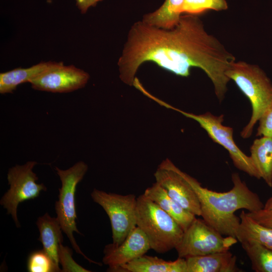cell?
<instances>
[{
	"label": "cell",
	"mask_w": 272,
	"mask_h": 272,
	"mask_svg": "<svg viewBox=\"0 0 272 272\" xmlns=\"http://www.w3.org/2000/svg\"><path fill=\"white\" fill-rule=\"evenodd\" d=\"M256 272H272V250L253 240L240 243Z\"/></svg>",
	"instance_id": "44dd1931"
},
{
	"label": "cell",
	"mask_w": 272,
	"mask_h": 272,
	"mask_svg": "<svg viewBox=\"0 0 272 272\" xmlns=\"http://www.w3.org/2000/svg\"><path fill=\"white\" fill-rule=\"evenodd\" d=\"M37 164L30 161L22 165H16L10 168L7 174L10 188L2 196L0 203L11 215L17 227L20 226L17 212L19 205L37 197L42 191L47 190L44 184L36 182L38 178L33 169Z\"/></svg>",
	"instance_id": "9c48e42d"
},
{
	"label": "cell",
	"mask_w": 272,
	"mask_h": 272,
	"mask_svg": "<svg viewBox=\"0 0 272 272\" xmlns=\"http://www.w3.org/2000/svg\"><path fill=\"white\" fill-rule=\"evenodd\" d=\"M263 209L272 212V196L267 200L265 205H264Z\"/></svg>",
	"instance_id": "83f0119b"
},
{
	"label": "cell",
	"mask_w": 272,
	"mask_h": 272,
	"mask_svg": "<svg viewBox=\"0 0 272 272\" xmlns=\"http://www.w3.org/2000/svg\"><path fill=\"white\" fill-rule=\"evenodd\" d=\"M154 100L160 105L179 112L185 117L197 121L214 142L222 146L228 152L234 165L238 169L251 177L258 179L261 178L250 156L245 154L235 143L233 128L223 124V115L216 116L210 112L195 114L174 107L156 97Z\"/></svg>",
	"instance_id": "8992f818"
},
{
	"label": "cell",
	"mask_w": 272,
	"mask_h": 272,
	"mask_svg": "<svg viewBox=\"0 0 272 272\" xmlns=\"http://www.w3.org/2000/svg\"><path fill=\"white\" fill-rule=\"evenodd\" d=\"M256 136L272 137V104L259 119Z\"/></svg>",
	"instance_id": "d4e9b609"
},
{
	"label": "cell",
	"mask_w": 272,
	"mask_h": 272,
	"mask_svg": "<svg viewBox=\"0 0 272 272\" xmlns=\"http://www.w3.org/2000/svg\"><path fill=\"white\" fill-rule=\"evenodd\" d=\"M150 249L148 238L137 226L120 245L112 243L105 246L102 261L108 266V271L115 272L120 266L145 254Z\"/></svg>",
	"instance_id": "7c38bea8"
},
{
	"label": "cell",
	"mask_w": 272,
	"mask_h": 272,
	"mask_svg": "<svg viewBox=\"0 0 272 272\" xmlns=\"http://www.w3.org/2000/svg\"><path fill=\"white\" fill-rule=\"evenodd\" d=\"M184 0H165L155 12L144 16L142 21L157 28L170 29L179 23Z\"/></svg>",
	"instance_id": "d6986e66"
},
{
	"label": "cell",
	"mask_w": 272,
	"mask_h": 272,
	"mask_svg": "<svg viewBox=\"0 0 272 272\" xmlns=\"http://www.w3.org/2000/svg\"><path fill=\"white\" fill-rule=\"evenodd\" d=\"M76 5L82 14H85L91 7H95L98 2L102 0H75Z\"/></svg>",
	"instance_id": "4316f807"
},
{
	"label": "cell",
	"mask_w": 272,
	"mask_h": 272,
	"mask_svg": "<svg viewBox=\"0 0 272 272\" xmlns=\"http://www.w3.org/2000/svg\"><path fill=\"white\" fill-rule=\"evenodd\" d=\"M227 8L226 0H184L182 13L197 16L209 10L219 11Z\"/></svg>",
	"instance_id": "603a6c76"
},
{
	"label": "cell",
	"mask_w": 272,
	"mask_h": 272,
	"mask_svg": "<svg viewBox=\"0 0 272 272\" xmlns=\"http://www.w3.org/2000/svg\"><path fill=\"white\" fill-rule=\"evenodd\" d=\"M239 217L240 223L236 236L238 241L253 240L272 250V228L258 223L243 210Z\"/></svg>",
	"instance_id": "ffe728a7"
},
{
	"label": "cell",
	"mask_w": 272,
	"mask_h": 272,
	"mask_svg": "<svg viewBox=\"0 0 272 272\" xmlns=\"http://www.w3.org/2000/svg\"><path fill=\"white\" fill-rule=\"evenodd\" d=\"M187 272H238L237 257L229 250L185 258Z\"/></svg>",
	"instance_id": "4fadbf2b"
},
{
	"label": "cell",
	"mask_w": 272,
	"mask_h": 272,
	"mask_svg": "<svg viewBox=\"0 0 272 272\" xmlns=\"http://www.w3.org/2000/svg\"><path fill=\"white\" fill-rule=\"evenodd\" d=\"M185 176L198 197L200 216L222 235L236 238L240 223V217L235 215L236 211L244 209L252 212L264 207L258 194L248 188L237 173L232 174V188L224 192L203 187L186 173Z\"/></svg>",
	"instance_id": "7a4b0ae2"
},
{
	"label": "cell",
	"mask_w": 272,
	"mask_h": 272,
	"mask_svg": "<svg viewBox=\"0 0 272 272\" xmlns=\"http://www.w3.org/2000/svg\"><path fill=\"white\" fill-rule=\"evenodd\" d=\"M88 169V165L83 161L78 162L66 170L55 168L60 179L61 186L59 188L58 198L55 203V209L56 218L62 231L67 235L76 252L83 256L90 262L101 265V263L90 259L84 254L73 235L74 232L81 234L77 228L76 222L77 218L75 204L76 187L83 179Z\"/></svg>",
	"instance_id": "5b68a950"
},
{
	"label": "cell",
	"mask_w": 272,
	"mask_h": 272,
	"mask_svg": "<svg viewBox=\"0 0 272 272\" xmlns=\"http://www.w3.org/2000/svg\"><path fill=\"white\" fill-rule=\"evenodd\" d=\"M90 76L84 70L62 62L56 64L30 83L33 89L53 93H67L82 88Z\"/></svg>",
	"instance_id": "8fae6325"
},
{
	"label": "cell",
	"mask_w": 272,
	"mask_h": 272,
	"mask_svg": "<svg viewBox=\"0 0 272 272\" xmlns=\"http://www.w3.org/2000/svg\"><path fill=\"white\" fill-rule=\"evenodd\" d=\"M156 203L161 209L171 216L185 231L196 218V216L184 209L173 200L166 190L156 182L148 187L143 193Z\"/></svg>",
	"instance_id": "5bb4252c"
},
{
	"label": "cell",
	"mask_w": 272,
	"mask_h": 272,
	"mask_svg": "<svg viewBox=\"0 0 272 272\" xmlns=\"http://www.w3.org/2000/svg\"><path fill=\"white\" fill-rule=\"evenodd\" d=\"M156 182L184 209L196 216H201L199 201L193 188L187 179L185 172L169 159L163 161L154 173Z\"/></svg>",
	"instance_id": "30bf717a"
},
{
	"label": "cell",
	"mask_w": 272,
	"mask_h": 272,
	"mask_svg": "<svg viewBox=\"0 0 272 272\" xmlns=\"http://www.w3.org/2000/svg\"><path fill=\"white\" fill-rule=\"evenodd\" d=\"M56 62H42L28 68L18 67L0 74V93H12L18 85L30 83L56 64Z\"/></svg>",
	"instance_id": "e0dca14e"
},
{
	"label": "cell",
	"mask_w": 272,
	"mask_h": 272,
	"mask_svg": "<svg viewBox=\"0 0 272 272\" xmlns=\"http://www.w3.org/2000/svg\"><path fill=\"white\" fill-rule=\"evenodd\" d=\"M250 157L261 178L272 187V137L255 139L250 147Z\"/></svg>",
	"instance_id": "ac0fdd59"
},
{
	"label": "cell",
	"mask_w": 272,
	"mask_h": 272,
	"mask_svg": "<svg viewBox=\"0 0 272 272\" xmlns=\"http://www.w3.org/2000/svg\"><path fill=\"white\" fill-rule=\"evenodd\" d=\"M225 74L251 103V117L240 133L242 138H248L257 122L272 104V83L258 66L244 61H232Z\"/></svg>",
	"instance_id": "3957f363"
},
{
	"label": "cell",
	"mask_w": 272,
	"mask_h": 272,
	"mask_svg": "<svg viewBox=\"0 0 272 272\" xmlns=\"http://www.w3.org/2000/svg\"><path fill=\"white\" fill-rule=\"evenodd\" d=\"M136 221L151 249L159 253L175 249L184 232L171 216L144 194L137 197Z\"/></svg>",
	"instance_id": "277c9868"
},
{
	"label": "cell",
	"mask_w": 272,
	"mask_h": 272,
	"mask_svg": "<svg viewBox=\"0 0 272 272\" xmlns=\"http://www.w3.org/2000/svg\"><path fill=\"white\" fill-rule=\"evenodd\" d=\"M235 57L214 36L206 31L196 15H181L170 29L157 28L144 22H135L129 31L118 65L119 77L133 85L142 65L152 61L181 77L190 75V69H201L212 82L216 95L222 101L230 80L226 72Z\"/></svg>",
	"instance_id": "6da1fadb"
},
{
	"label": "cell",
	"mask_w": 272,
	"mask_h": 272,
	"mask_svg": "<svg viewBox=\"0 0 272 272\" xmlns=\"http://www.w3.org/2000/svg\"><path fill=\"white\" fill-rule=\"evenodd\" d=\"M36 225L40 233L38 240L42 244L43 249L59 267V252L63 242V236L62 230L57 218L51 217L46 213L37 219Z\"/></svg>",
	"instance_id": "2e32d148"
},
{
	"label": "cell",
	"mask_w": 272,
	"mask_h": 272,
	"mask_svg": "<svg viewBox=\"0 0 272 272\" xmlns=\"http://www.w3.org/2000/svg\"><path fill=\"white\" fill-rule=\"evenodd\" d=\"M94 201L108 215L111 224L112 243L121 244L137 227V197L134 194L122 195L94 189L91 193Z\"/></svg>",
	"instance_id": "52a82bcc"
},
{
	"label": "cell",
	"mask_w": 272,
	"mask_h": 272,
	"mask_svg": "<svg viewBox=\"0 0 272 272\" xmlns=\"http://www.w3.org/2000/svg\"><path fill=\"white\" fill-rule=\"evenodd\" d=\"M237 242L235 237H224L202 219L196 218L183 232L175 249L178 257L185 258L229 250Z\"/></svg>",
	"instance_id": "ba28073f"
},
{
	"label": "cell",
	"mask_w": 272,
	"mask_h": 272,
	"mask_svg": "<svg viewBox=\"0 0 272 272\" xmlns=\"http://www.w3.org/2000/svg\"><path fill=\"white\" fill-rule=\"evenodd\" d=\"M115 272H187L185 258L166 261L145 254L120 266Z\"/></svg>",
	"instance_id": "9a60e30c"
},
{
	"label": "cell",
	"mask_w": 272,
	"mask_h": 272,
	"mask_svg": "<svg viewBox=\"0 0 272 272\" xmlns=\"http://www.w3.org/2000/svg\"><path fill=\"white\" fill-rule=\"evenodd\" d=\"M71 252V249L61 245L59 252V262L61 263L63 267L62 271H90L76 263L72 258V253Z\"/></svg>",
	"instance_id": "cb8c5ba5"
},
{
	"label": "cell",
	"mask_w": 272,
	"mask_h": 272,
	"mask_svg": "<svg viewBox=\"0 0 272 272\" xmlns=\"http://www.w3.org/2000/svg\"><path fill=\"white\" fill-rule=\"evenodd\" d=\"M246 214L258 223L272 228L271 211L266 210L263 208L255 212H248Z\"/></svg>",
	"instance_id": "484cf974"
},
{
	"label": "cell",
	"mask_w": 272,
	"mask_h": 272,
	"mask_svg": "<svg viewBox=\"0 0 272 272\" xmlns=\"http://www.w3.org/2000/svg\"><path fill=\"white\" fill-rule=\"evenodd\" d=\"M27 268L29 272L62 271L43 249L34 251L29 254L27 259Z\"/></svg>",
	"instance_id": "7402d4cb"
}]
</instances>
